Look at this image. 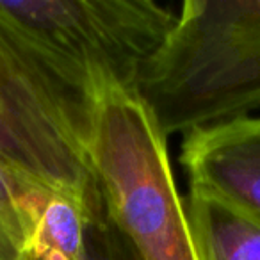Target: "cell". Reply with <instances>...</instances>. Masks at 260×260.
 Instances as JSON below:
<instances>
[{
  "instance_id": "1",
  "label": "cell",
  "mask_w": 260,
  "mask_h": 260,
  "mask_svg": "<svg viewBox=\"0 0 260 260\" xmlns=\"http://www.w3.org/2000/svg\"><path fill=\"white\" fill-rule=\"evenodd\" d=\"M178 8L157 0L0 2V25L55 87L91 116L112 91L138 93Z\"/></svg>"
},
{
  "instance_id": "2",
  "label": "cell",
  "mask_w": 260,
  "mask_h": 260,
  "mask_svg": "<svg viewBox=\"0 0 260 260\" xmlns=\"http://www.w3.org/2000/svg\"><path fill=\"white\" fill-rule=\"evenodd\" d=\"M138 94L170 138L260 114V0H185Z\"/></svg>"
},
{
  "instance_id": "3",
  "label": "cell",
  "mask_w": 260,
  "mask_h": 260,
  "mask_svg": "<svg viewBox=\"0 0 260 260\" xmlns=\"http://www.w3.org/2000/svg\"><path fill=\"white\" fill-rule=\"evenodd\" d=\"M86 159L105 210L143 260H200L168 136L138 93L112 91L94 105Z\"/></svg>"
},
{
  "instance_id": "4",
  "label": "cell",
  "mask_w": 260,
  "mask_h": 260,
  "mask_svg": "<svg viewBox=\"0 0 260 260\" xmlns=\"http://www.w3.org/2000/svg\"><path fill=\"white\" fill-rule=\"evenodd\" d=\"M0 114L75 177L94 182L86 159L91 116L72 102L0 25Z\"/></svg>"
},
{
  "instance_id": "5",
  "label": "cell",
  "mask_w": 260,
  "mask_h": 260,
  "mask_svg": "<svg viewBox=\"0 0 260 260\" xmlns=\"http://www.w3.org/2000/svg\"><path fill=\"white\" fill-rule=\"evenodd\" d=\"M178 160L189 191L260 221V114L192 130L182 138Z\"/></svg>"
},
{
  "instance_id": "6",
  "label": "cell",
  "mask_w": 260,
  "mask_h": 260,
  "mask_svg": "<svg viewBox=\"0 0 260 260\" xmlns=\"http://www.w3.org/2000/svg\"><path fill=\"white\" fill-rule=\"evenodd\" d=\"M185 210L200 260H260L258 219L194 191Z\"/></svg>"
},
{
  "instance_id": "7",
  "label": "cell",
  "mask_w": 260,
  "mask_h": 260,
  "mask_svg": "<svg viewBox=\"0 0 260 260\" xmlns=\"http://www.w3.org/2000/svg\"><path fill=\"white\" fill-rule=\"evenodd\" d=\"M91 216L73 200L54 194L41 212L30 258L82 260L86 226Z\"/></svg>"
},
{
  "instance_id": "8",
  "label": "cell",
  "mask_w": 260,
  "mask_h": 260,
  "mask_svg": "<svg viewBox=\"0 0 260 260\" xmlns=\"http://www.w3.org/2000/svg\"><path fill=\"white\" fill-rule=\"evenodd\" d=\"M82 260H143L125 232L102 205L100 212L87 221Z\"/></svg>"
},
{
  "instance_id": "9",
  "label": "cell",
  "mask_w": 260,
  "mask_h": 260,
  "mask_svg": "<svg viewBox=\"0 0 260 260\" xmlns=\"http://www.w3.org/2000/svg\"><path fill=\"white\" fill-rule=\"evenodd\" d=\"M0 260H30L25 249L16 242V239L0 223Z\"/></svg>"
}]
</instances>
